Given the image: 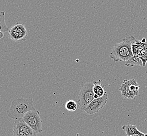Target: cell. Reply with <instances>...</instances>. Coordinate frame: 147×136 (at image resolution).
Returning <instances> with one entry per match:
<instances>
[{"label": "cell", "instance_id": "cell-10", "mask_svg": "<svg viewBox=\"0 0 147 136\" xmlns=\"http://www.w3.org/2000/svg\"><path fill=\"white\" fill-rule=\"evenodd\" d=\"M122 129L125 132L127 136H134L142 133V132L138 130L136 126L135 125L129 124L124 125L122 127Z\"/></svg>", "mask_w": 147, "mask_h": 136}, {"label": "cell", "instance_id": "cell-11", "mask_svg": "<svg viewBox=\"0 0 147 136\" xmlns=\"http://www.w3.org/2000/svg\"><path fill=\"white\" fill-rule=\"evenodd\" d=\"M125 65L127 67H134L137 65L143 67V64L140 58L138 56H134L125 62Z\"/></svg>", "mask_w": 147, "mask_h": 136}, {"label": "cell", "instance_id": "cell-6", "mask_svg": "<svg viewBox=\"0 0 147 136\" xmlns=\"http://www.w3.org/2000/svg\"><path fill=\"white\" fill-rule=\"evenodd\" d=\"M10 38L15 42H24L27 39L28 33L24 24L18 22L9 30Z\"/></svg>", "mask_w": 147, "mask_h": 136}, {"label": "cell", "instance_id": "cell-16", "mask_svg": "<svg viewBox=\"0 0 147 136\" xmlns=\"http://www.w3.org/2000/svg\"><path fill=\"white\" fill-rule=\"evenodd\" d=\"M4 36V33H3L2 32L0 31V39L3 38Z\"/></svg>", "mask_w": 147, "mask_h": 136}, {"label": "cell", "instance_id": "cell-18", "mask_svg": "<svg viewBox=\"0 0 147 136\" xmlns=\"http://www.w3.org/2000/svg\"><path fill=\"white\" fill-rule=\"evenodd\" d=\"M141 136H147V133H143Z\"/></svg>", "mask_w": 147, "mask_h": 136}, {"label": "cell", "instance_id": "cell-13", "mask_svg": "<svg viewBox=\"0 0 147 136\" xmlns=\"http://www.w3.org/2000/svg\"><path fill=\"white\" fill-rule=\"evenodd\" d=\"M65 109L69 112H74L77 109V104L75 101L70 100L67 101L65 105Z\"/></svg>", "mask_w": 147, "mask_h": 136}, {"label": "cell", "instance_id": "cell-5", "mask_svg": "<svg viewBox=\"0 0 147 136\" xmlns=\"http://www.w3.org/2000/svg\"><path fill=\"white\" fill-rule=\"evenodd\" d=\"M23 120L37 134L42 133V121L40 117L39 112L38 110L30 111L27 112L24 116Z\"/></svg>", "mask_w": 147, "mask_h": 136}, {"label": "cell", "instance_id": "cell-14", "mask_svg": "<svg viewBox=\"0 0 147 136\" xmlns=\"http://www.w3.org/2000/svg\"><path fill=\"white\" fill-rule=\"evenodd\" d=\"M13 136H30L21 132L20 130H18V129L14 127L13 130Z\"/></svg>", "mask_w": 147, "mask_h": 136}, {"label": "cell", "instance_id": "cell-17", "mask_svg": "<svg viewBox=\"0 0 147 136\" xmlns=\"http://www.w3.org/2000/svg\"><path fill=\"white\" fill-rule=\"evenodd\" d=\"M142 133H141V134H139V135H134V136H141V135H142Z\"/></svg>", "mask_w": 147, "mask_h": 136}, {"label": "cell", "instance_id": "cell-4", "mask_svg": "<svg viewBox=\"0 0 147 136\" xmlns=\"http://www.w3.org/2000/svg\"><path fill=\"white\" fill-rule=\"evenodd\" d=\"M140 86L134 79H125L119 90L121 93V96L126 99H134L138 96Z\"/></svg>", "mask_w": 147, "mask_h": 136}, {"label": "cell", "instance_id": "cell-12", "mask_svg": "<svg viewBox=\"0 0 147 136\" xmlns=\"http://www.w3.org/2000/svg\"><path fill=\"white\" fill-rule=\"evenodd\" d=\"M9 28L7 26L5 20V12H0V31L3 33L9 32Z\"/></svg>", "mask_w": 147, "mask_h": 136}, {"label": "cell", "instance_id": "cell-1", "mask_svg": "<svg viewBox=\"0 0 147 136\" xmlns=\"http://www.w3.org/2000/svg\"><path fill=\"white\" fill-rule=\"evenodd\" d=\"M36 110L32 98H17L12 101L7 114L9 118L18 121L23 119L27 112Z\"/></svg>", "mask_w": 147, "mask_h": 136}, {"label": "cell", "instance_id": "cell-9", "mask_svg": "<svg viewBox=\"0 0 147 136\" xmlns=\"http://www.w3.org/2000/svg\"><path fill=\"white\" fill-rule=\"evenodd\" d=\"M102 80L94 81L93 82V92L94 93V98H101L103 96L106 92L104 91V86L102 84Z\"/></svg>", "mask_w": 147, "mask_h": 136}, {"label": "cell", "instance_id": "cell-7", "mask_svg": "<svg viewBox=\"0 0 147 136\" xmlns=\"http://www.w3.org/2000/svg\"><path fill=\"white\" fill-rule=\"evenodd\" d=\"M108 95L107 93L101 98H94L91 103L85 107L83 111L86 112L88 114L92 115L96 112H98L106 105L108 100Z\"/></svg>", "mask_w": 147, "mask_h": 136}, {"label": "cell", "instance_id": "cell-15", "mask_svg": "<svg viewBox=\"0 0 147 136\" xmlns=\"http://www.w3.org/2000/svg\"><path fill=\"white\" fill-rule=\"evenodd\" d=\"M142 64H143V67H145L146 63H147V53L144 55V56L140 57Z\"/></svg>", "mask_w": 147, "mask_h": 136}, {"label": "cell", "instance_id": "cell-8", "mask_svg": "<svg viewBox=\"0 0 147 136\" xmlns=\"http://www.w3.org/2000/svg\"><path fill=\"white\" fill-rule=\"evenodd\" d=\"M13 127L29 136H37V134L23 119L15 121Z\"/></svg>", "mask_w": 147, "mask_h": 136}, {"label": "cell", "instance_id": "cell-3", "mask_svg": "<svg viewBox=\"0 0 147 136\" xmlns=\"http://www.w3.org/2000/svg\"><path fill=\"white\" fill-rule=\"evenodd\" d=\"M93 86V82H85L81 85L78 98V103L79 105L80 109L82 110L94 100Z\"/></svg>", "mask_w": 147, "mask_h": 136}, {"label": "cell", "instance_id": "cell-2", "mask_svg": "<svg viewBox=\"0 0 147 136\" xmlns=\"http://www.w3.org/2000/svg\"><path fill=\"white\" fill-rule=\"evenodd\" d=\"M135 38L132 36L126 37L122 42L115 44L109 54L110 58L115 62L127 61L134 56L131 46Z\"/></svg>", "mask_w": 147, "mask_h": 136}]
</instances>
